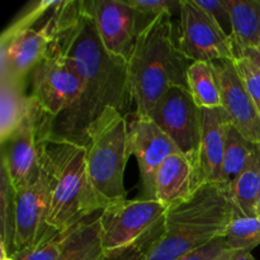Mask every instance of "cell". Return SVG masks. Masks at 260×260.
<instances>
[{
  "label": "cell",
  "mask_w": 260,
  "mask_h": 260,
  "mask_svg": "<svg viewBox=\"0 0 260 260\" xmlns=\"http://www.w3.org/2000/svg\"><path fill=\"white\" fill-rule=\"evenodd\" d=\"M127 63L135 113L139 116H149L172 85L188 88L190 62L179 48L178 27L172 14L157 15L140 30Z\"/></svg>",
  "instance_id": "7a4b0ae2"
},
{
  "label": "cell",
  "mask_w": 260,
  "mask_h": 260,
  "mask_svg": "<svg viewBox=\"0 0 260 260\" xmlns=\"http://www.w3.org/2000/svg\"><path fill=\"white\" fill-rule=\"evenodd\" d=\"M30 78V95L48 118L51 128L78 103L83 83L70 61L53 46Z\"/></svg>",
  "instance_id": "52a82bcc"
},
{
  "label": "cell",
  "mask_w": 260,
  "mask_h": 260,
  "mask_svg": "<svg viewBox=\"0 0 260 260\" xmlns=\"http://www.w3.org/2000/svg\"><path fill=\"white\" fill-rule=\"evenodd\" d=\"M71 231L68 233L51 231L45 238H42L40 243L32 248L25 249L24 251L15 254L13 258L17 260H58L62 256L66 241Z\"/></svg>",
  "instance_id": "d4e9b609"
},
{
  "label": "cell",
  "mask_w": 260,
  "mask_h": 260,
  "mask_svg": "<svg viewBox=\"0 0 260 260\" xmlns=\"http://www.w3.org/2000/svg\"><path fill=\"white\" fill-rule=\"evenodd\" d=\"M187 85L198 108H221L220 85L213 62H192L187 71Z\"/></svg>",
  "instance_id": "44dd1931"
},
{
  "label": "cell",
  "mask_w": 260,
  "mask_h": 260,
  "mask_svg": "<svg viewBox=\"0 0 260 260\" xmlns=\"http://www.w3.org/2000/svg\"><path fill=\"white\" fill-rule=\"evenodd\" d=\"M233 24L234 53L243 48L254 47L260 42L259 0H226Z\"/></svg>",
  "instance_id": "e0dca14e"
},
{
  "label": "cell",
  "mask_w": 260,
  "mask_h": 260,
  "mask_svg": "<svg viewBox=\"0 0 260 260\" xmlns=\"http://www.w3.org/2000/svg\"><path fill=\"white\" fill-rule=\"evenodd\" d=\"M218 78L222 108L245 139L260 145V111L239 76L233 60L213 62Z\"/></svg>",
  "instance_id": "5bb4252c"
},
{
  "label": "cell",
  "mask_w": 260,
  "mask_h": 260,
  "mask_svg": "<svg viewBox=\"0 0 260 260\" xmlns=\"http://www.w3.org/2000/svg\"><path fill=\"white\" fill-rule=\"evenodd\" d=\"M2 260H17V259H14L13 256L8 255V253H2Z\"/></svg>",
  "instance_id": "836d02e7"
},
{
  "label": "cell",
  "mask_w": 260,
  "mask_h": 260,
  "mask_svg": "<svg viewBox=\"0 0 260 260\" xmlns=\"http://www.w3.org/2000/svg\"><path fill=\"white\" fill-rule=\"evenodd\" d=\"M86 168L102 210L127 200L124 169L131 156L128 121L118 109H104L85 132Z\"/></svg>",
  "instance_id": "5b68a950"
},
{
  "label": "cell",
  "mask_w": 260,
  "mask_h": 260,
  "mask_svg": "<svg viewBox=\"0 0 260 260\" xmlns=\"http://www.w3.org/2000/svg\"><path fill=\"white\" fill-rule=\"evenodd\" d=\"M259 111H260V106H259Z\"/></svg>",
  "instance_id": "d590c367"
},
{
  "label": "cell",
  "mask_w": 260,
  "mask_h": 260,
  "mask_svg": "<svg viewBox=\"0 0 260 260\" xmlns=\"http://www.w3.org/2000/svg\"><path fill=\"white\" fill-rule=\"evenodd\" d=\"M32 106L25 84L0 79V144L19 127Z\"/></svg>",
  "instance_id": "d6986e66"
},
{
  "label": "cell",
  "mask_w": 260,
  "mask_h": 260,
  "mask_svg": "<svg viewBox=\"0 0 260 260\" xmlns=\"http://www.w3.org/2000/svg\"><path fill=\"white\" fill-rule=\"evenodd\" d=\"M255 48H256V50H258V51H259V52H260V42H259V45H258V46H256V47H255Z\"/></svg>",
  "instance_id": "e575fe53"
},
{
  "label": "cell",
  "mask_w": 260,
  "mask_h": 260,
  "mask_svg": "<svg viewBox=\"0 0 260 260\" xmlns=\"http://www.w3.org/2000/svg\"><path fill=\"white\" fill-rule=\"evenodd\" d=\"M216 260H256L251 254V251L245 250H233L225 246L222 251L217 255Z\"/></svg>",
  "instance_id": "f546056e"
},
{
  "label": "cell",
  "mask_w": 260,
  "mask_h": 260,
  "mask_svg": "<svg viewBox=\"0 0 260 260\" xmlns=\"http://www.w3.org/2000/svg\"><path fill=\"white\" fill-rule=\"evenodd\" d=\"M47 134H50V121L32 98L25 118L2 142V165L15 190L30 184L41 175V142Z\"/></svg>",
  "instance_id": "ba28073f"
},
{
  "label": "cell",
  "mask_w": 260,
  "mask_h": 260,
  "mask_svg": "<svg viewBox=\"0 0 260 260\" xmlns=\"http://www.w3.org/2000/svg\"><path fill=\"white\" fill-rule=\"evenodd\" d=\"M149 117L172 139L182 154L197 164L201 108L194 103L187 86H170L150 112Z\"/></svg>",
  "instance_id": "30bf717a"
},
{
  "label": "cell",
  "mask_w": 260,
  "mask_h": 260,
  "mask_svg": "<svg viewBox=\"0 0 260 260\" xmlns=\"http://www.w3.org/2000/svg\"><path fill=\"white\" fill-rule=\"evenodd\" d=\"M104 260H144V256L139 249H127L118 253L106 254Z\"/></svg>",
  "instance_id": "4dcf8cb0"
},
{
  "label": "cell",
  "mask_w": 260,
  "mask_h": 260,
  "mask_svg": "<svg viewBox=\"0 0 260 260\" xmlns=\"http://www.w3.org/2000/svg\"><path fill=\"white\" fill-rule=\"evenodd\" d=\"M17 190L13 187L5 168L0 169V250L10 255L15 231Z\"/></svg>",
  "instance_id": "603a6c76"
},
{
  "label": "cell",
  "mask_w": 260,
  "mask_h": 260,
  "mask_svg": "<svg viewBox=\"0 0 260 260\" xmlns=\"http://www.w3.org/2000/svg\"><path fill=\"white\" fill-rule=\"evenodd\" d=\"M106 253L99 238V217L88 218L69 235L65 250L58 260H104Z\"/></svg>",
  "instance_id": "7402d4cb"
},
{
  "label": "cell",
  "mask_w": 260,
  "mask_h": 260,
  "mask_svg": "<svg viewBox=\"0 0 260 260\" xmlns=\"http://www.w3.org/2000/svg\"><path fill=\"white\" fill-rule=\"evenodd\" d=\"M128 145L140 170L141 198L155 200V179L159 168L172 154L180 152L169 136L150 118L135 113L128 122Z\"/></svg>",
  "instance_id": "7c38bea8"
},
{
  "label": "cell",
  "mask_w": 260,
  "mask_h": 260,
  "mask_svg": "<svg viewBox=\"0 0 260 260\" xmlns=\"http://www.w3.org/2000/svg\"><path fill=\"white\" fill-rule=\"evenodd\" d=\"M84 5L107 52L128 61L140 30L146 25L141 15L126 0H84Z\"/></svg>",
  "instance_id": "8fae6325"
},
{
  "label": "cell",
  "mask_w": 260,
  "mask_h": 260,
  "mask_svg": "<svg viewBox=\"0 0 260 260\" xmlns=\"http://www.w3.org/2000/svg\"><path fill=\"white\" fill-rule=\"evenodd\" d=\"M234 216L228 193L217 184H202L168 208L161 235L142 251L144 260H175L222 239Z\"/></svg>",
  "instance_id": "3957f363"
},
{
  "label": "cell",
  "mask_w": 260,
  "mask_h": 260,
  "mask_svg": "<svg viewBox=\"0 0 260 260\" xmlns=\"http://www.w3.org/2000/svg\"><path fill=\"white\" fill-rule=\"evenodd\" d=\"M255 146L256 145L245 139L231 122H228L225 128V151L221 173V188L228 193V196H230L236 179L250 161Z\"/></svg>",
  "instance_id": "ac0fdd59"
},
{
  "label": "cell",
  "mask_w": 260,
  "mask_h": 260,
  "mask_svg": "<svg viewBox=\"0 0 260 260\" xmlns=\"http://www.w3.org/2000/svg\"><path fill=\"white\" fill-rule=\"evenodd\" d=\"M208 17L212 18L218 27L231 38L233 24H231L230 12H229L226 0H193Z\"/></svg>",
  "instance_id": "83f0119b"
},
{
  "label": "cell",
  "mask_w": 260,
  "mask_h": 260,
  "mask_svg": "<svg viewBox=\"0 0 260 260\" xmlns=\"http://www.w3.org/2000/svg\"><path fill=\"white\" fill-rule=\"evenodd\" d=\"M225 249V241L222 239H217V240L212 241V243L207 244V245L202 246V248L193 250L190 253L185 254V255L180 256V258L175 260H216L218 254Z\"/></svg>",
  "instance_id": "f1b7e54d"
},
{
  "label": "cell",
  "mask_w": 260,
  "mask_h": 260,
  "mask_svg": "<svg viewBox=\"0 0 260 260\" xmlns=\"http://www.w3.org/2000/svg\"><path fill=\"white\" fill-rule=\"evenodd\" d=\"M52 46L74 66L83 83V91L71 111L51 126L47 137L85 146L86 129L104 109L112 107L124 114L131 107L134 98L128 63L107 52L84 0L73 22Z\"/></svg>",
  "instance_id": "6da1fadb"
},
{
  "label": "cell",
  "mask_w": 260,
  "mask_h": 260,
  "mask_svg": "<svg viewBox=\"0 0 260 260\" xmlns=\"http://www.w3.org/2000/svg\"><path fill=\"white\" fill-rule=\"evenodd\" d=\"M230 122L225 109L201 108V139L198 147L197 165L203 184H217L221 187L225 128Z\"/></svg>",
  "instance_id": "9a60e30c"
},
{
  "label": "cell",
  "mask_w": 260,
  "mask_h": 260,
  "mask_svg": "<svg viewBox=\"0 0 260 260\" xmlns=\"http://www.w3.org/2000/svg\"><path fill=\"white\" fill-rule=\"evenodd\" d=\"M202 184L197 164L182 152H175L157 170L155 200L169 208L192 197Z\"/></svg>",
  "instance_id": "2e32d148"
},
{
  "label": "cell",
  "mask_w": 260,
  "mask_h": 260,
  "mask_svg": "<svg viewBox=\"0 0 260 260\" xmlns=\"http://www.w3.org/2000/svg\"><path fill=\"white\" fill-rule=\"evenodd\" d=\"M41 168L50 192L47 223L68 233L101 212L86 168V146L45 135L41 142Z\"/></svg>",
  "instance_id": "277c9868"
},
{
  "label": "cell",
  "mask_w": 260,
  "mask_h": 260,
  "mask_svg": "<svg viewBox=\"0 0 260 260\" xmlns=\"http://www.w3.org/2000/svg\"><path fill=\"white\" fill-rule=\"evenodd\" d=\"M255 216H256V217H258L259 220H260V197H259V200H258V203H256V208H255Z\"/></svg>",
  "instance_id": "d6a6232c"
},
{
  "label": "cell",
  "mask_w": 260,
  "mask_h": 260,
  "mask_svg": "<svg viewBox=\"0 0 260 260\" xmlns=\"http://www.w3.org/2000/svg\"><path fill=\"white\" fill-rule=\"evenodd\" d=\"M233 61L248 93L254 102L260 106V69L253 61L244 56H238Z\"/></svg>",
  "instance_id": "4316f807"
},
{
  "label": "cell",
  "mask_w": 260,
  "mask_h": 260,
  "mask_svg": "<svg viewBox=\"0 0 260 260\" xmlns=\"http://www.w3.org/2000/svg\"><path fill=\"white\" fill-rule=\"evenodd\" d=\"M238 56H244V57H248L249 60L253 61L256 66L260 69V52L256 48L249 47V48H243V50H239L235 52V57Z\"/></svg>",
  "instance_id": "1f68e13d"
},
{
  "label": "cell",
  "mask_w": 260,
  "mask_h": 260,
  "mask_svg": "<svg viewBox=\"0 0 260 260\" xmlns=\"http://www.w3.org/2000/svg\"><path fill=\"white\" fill-rule=\"evenodd\" d=\"M48 207H50L48 182L41 168V175L35 182L17 190L15 231L10 256L24 251L25 249L32 248L40 243L47 234L55 231L47 223Z\"/></svg>",
  "instance_id": "4fadbf2b"
},
{
  "label": "cell",
  "mask_w": 260,
  "mask_h": 260,
  "mask_svg": "<svg viewBox=\"0 0 260 260\" xmlns=\"http://www.w3.org/2000/svg\"><path fill=\"white\" fill-rule=\"evenodd\" d=\"M178 43L190 63L235 58L231 38L193 0L180 3Z\"/></svg>",
  "instance_id": "9c48e42d"
},
{
  "label": "cell",
  "mask_w": 260,
  "mask_h": 260,
  "mask_svg": "<svg viewBox=\"0 0 260 260\" xmlns=\"http://www.w3.org/2000/svg\"><path fill=\"white\" fill-rule=\"evenodd\" d=\"M229 197L236 215L255 216L260 197V145L255 146L250 161L236 179Z\"/></svg>",
  "instance_id": "ffe728a7"
},
{
  "label": "cell",
  "mask_w": 260,
  "mask_h": 260,
  "mask_svg": "<svg viewBox=\"0 0 260 260\" xmlns=\"http://www.w3.org/2000/svg\"><path fill=\"white\" fill-rule=\"evenodd\" d=\"M126 2L141 15L145 24H147L157 15L164 13L179 17L182 0H126Z\"/></svg>",
  "instance_id": "484cf974"
},
{
  "label": "cell",
  "mask_w": 260,
  "mask_h": 260,
  "mask_svg": "<svg viewBox=\"0 0 260 260\" xmlns=\"http://www.w3.org/2000/svg\"><path fill=\"white\" fill-rule=\"evenodd\" d=\"M168 207L156 200H124L99 212V238L106 254L127 249L144 251L160 238Z\"/></svg>",
  "instance_id": "8992f818"
},
{
  "label": "cell",
  "mask_w": 260,
  "mask_h": 260,
  "mask_svg": "<svg viewBox=\"0 0 260 260\" xmlns=\"http://www.w3.org/2000/svg\"><path fill=\"white\" fill-rule=\"evenodd\" d=\"M223 241L228 249L251 251L260 245V220L256 216L235 213L226 230Z\"/></svg>",
  "instance_id": "cb8c5ba5"
}]
</instances>
